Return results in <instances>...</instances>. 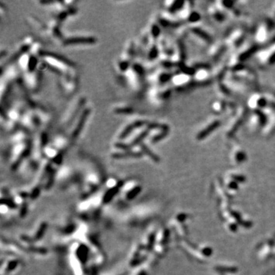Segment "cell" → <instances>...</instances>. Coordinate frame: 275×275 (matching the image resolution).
I'll use <instances>...</instances> for the list:
<instances>
[{
	"instance_id": "6da1fadb",
	"label": "cell",
	"mask_w": 275,
	"mask_h": 275,
	"mask_svg": "<svg viewBox=\"0 0 275 275\" xmlns=\"http://www.w3.org/2000/svg\"><path fill=\"white\" fill-rule=\"evenodd\" d=\"M78 42H83V43H90L93 42V38H74V39H69V40L66 41V44H79Z\"/></svg>"
}]
</instances>
